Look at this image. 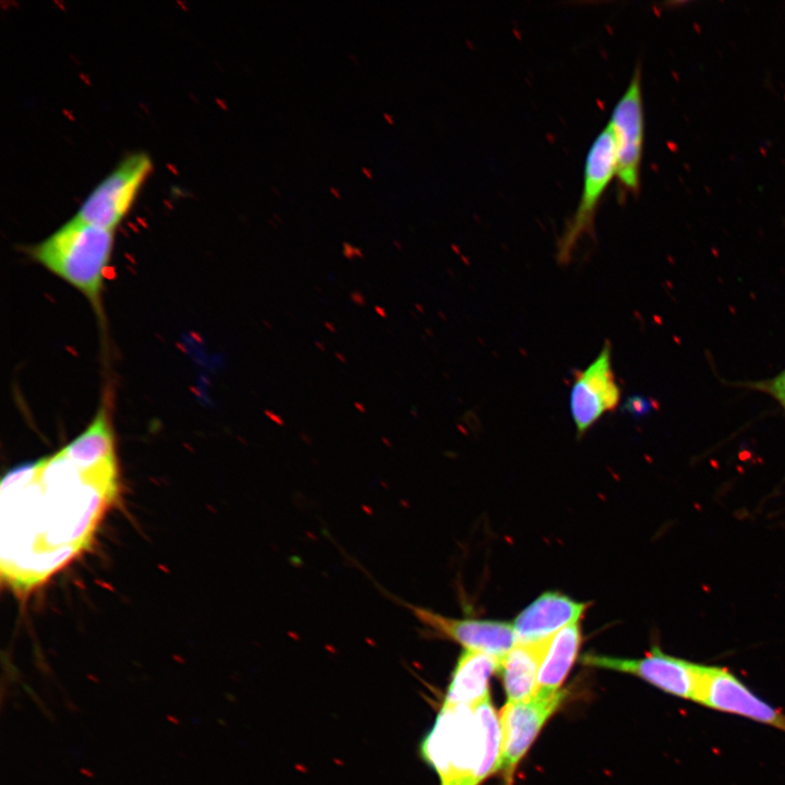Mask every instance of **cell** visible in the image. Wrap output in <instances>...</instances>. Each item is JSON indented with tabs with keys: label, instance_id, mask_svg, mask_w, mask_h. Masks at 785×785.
Returning <instances> with one entry per match:
<instances>
[{
	"label": "cell",
	"instance_id": "277c9868",
	"mask_svg": "<svg viewBox=\"0 0 785 785\" xmlns=\"http://www.w3.org/2000/svg\"><path fill=\"white\" fill-rule=\"evenodd\" d=\"M152 169L153 162L146 153L130 154L94 188L75 216L114 231L130 212Z\"/></svg>",
	"mask_w": 785,
	"mask_h": 785
},
{
	"label": "cell",
	"instance_id": "30bf717a",
	"mask_svg": "<svg viewBox=\"0 0 785 785\" xmlns=\"http://www.w3.org/2000/svg\"><path fill=\"white\" fill-rule=\"evenodd\" d=\"M620 389L612 365V347L606 341L587 369L578 372L570 389L569 409L577 435L585 434L606 412L617 408Z\"/></svg>",
	"mask_w": 785,
	"mask_h": 785
},
{
	"label": "cell",
	"instance_id": "7c38bea8",
	"mask_svg": "<svg viewBox=\"0 0 785 785\" xmlns=\"http://www.w3.org/2000/svg\"><path fill=\"white\" fill-rule=\"evenodd\" d=\"M590 603L577 602L559 592H544L515 619L517 643L552 638L564 627L579 621Z\"/></svg>",
	"mask_w": 785,
	"mask_h": 785
},
{
	"label": "cell",
	"instance_id": "7a4b0ae2",
	"mask_svg": "<svg viewBox=\"0 0 785 785\" xmlns=\"http://www.w3.org/2000/svg\"><path fill=\"white\" fill-rule=\"evenodd\" d=\"M500 722L490 695L474 705L443 704L421 745L440 785H480L499 768Z\"/></svg>",
	"mask_w": 785,
	"mask_h": 785
},
{
	"label": "cell",
	"instance_id": "e0dca14e",
	"mask_svg": "<svg viewBox=\"0 0 785 785\" xmlns=\"http://www.w3.org/2000/svg\"><path fill=\"white\" fill-rule=\"evenodd\" d=\"M625 409L631 413L640 414L644 413L649 409V403L644 399L635 396L627 400Z\"/></svg>",
	"mask_w": 785,
	"mask_h": 785
},
{
	"label": "cell",
	"instance_id": "3957f363",
	"mask_svg": "<svg viewBox=\"0 0 785 785\" xmlns=\"http://www.w3.org/2000/svg\"><path fill=\"white\" fill-rule=\"evenodd\" d=\"M113 243L112 230L74 216L33 245L29 254L36 263L78 290L93 305L99 306Z\"/></svg>",
	"mask_w": 785,
	"mask_h": 785
},
{
	"label": "cell",
	"instance_id": "8992f818",
	"mask_svg": "<svg viewBox=\"0 0 785 785\" xmlns=\"http://www.w3.org/2000/svg\"><path fill=\"white\" fill-rule=\"evenodd\" d=\"M584 665L631 674L655 688L677 698L696 702L703 664H698L663 652L652 647L639 659H621L585 654Z\"/></svg>",
	"mask_w": 785,
	"mask_h": 785
},
{
	"label": "cell",
	"instance_id": "52a82bcc",
	"mask_svg": "<svg viewBox=\"0 0 785 785\" xmlns=\"http://www.w3.org/2000/svg\"><path fill=\"white\" fill-rule=\"evenodd\" d=\"M608 125L616 153V178L621 194L636 193L640 185V168L644 138V114L641 72L637 68L616 102Z\"/></svg>",
	"mask_w": 785,
	"mask_h": 785
},
{
	"label": "cell",
	"instance_id": "ba28073f",
	"mask_svg": "<svg viewBox=\"0 0 785 785\" xmlns=\"http://www.w3.org/2000/svg\"><path fill=\"white\" fill-rule=\"evenodd\" d=\"M696 703L785 732V713L756 695L723 666L703 664Z\"/></svg>",
	"mask_w": 785,
	"mask_h": 785
},
{
	"label": "cell",
	"instance_id": "8fae6325",
	"mask_svg": "<svg viewBox=\"0 0 785 785\" xmlns=\"http://www.w3.org/2000/svg\"><path fill=\"white\" fill-rule=\"evenodd\" d=\"M412 615L439 637L503 660L517 643L514 626L506 621L452 618L430 608L404 604Z\"/></svg>",
	"mask_w": 785,
	"mask_h": 785
},
{
	"label": "cell",
	"instance_id": "6da1fadb",
	"mask_svg": "<svg viewBox=\"0 0 785 785\" xmlns=\"http://www.w3.org/2000/svg\"><path fill=\"white\" fill-rule=\"evenodd\" d=\"M118 494L106 409L56 454L11 470L1 483V578L27 594L90 543Z\"/></svg>",
	"mask_w": 785,
	"mask_h": 785
},
{
	"label": "cell",
	"instance_id": "4fadbf2b",
	"mask_svg": "<svg viewBox=\"0 0 785 785\" xmlns=\"http://www.w3.org/2000/svg\"><path fill=\"white\" fill-rule=\"evenodd\" d=\"M552 638L532 643H516L502 660L499 673L507 702L527 701L536 696L540 668Z\"/></svg>",
	"mask_w": 785,
	"mask_h": 785
},
{
	"label": "cell",
	"instance_id": "2e32d148",
	"mask_svg": "<svg viewBox=\"0 0 785 785\" xmlns=\"http://www.w3.org/2000/svg\"><path fill=\"white\" fill-rule=\"evenodd\" d=\"M757 387L772 395L785 409V370L776 377L758 384Z\"/></svg>",
	"mask_w": 785,
	"mask_h": 785
},
{
	"label": "cell",
	"instance_id": "9a60e30c",
	"mask_svg": "<svg viewBox=\"0 0 785 785\" xmlns=\"http://www.w3.org/2000/svg\"><path fill=\"white\" fill-rule=\"evenodd\" d=\"M582 641L579 621L572 623L556 632L543 659L535 697L556 695L575 663Z\"/></svg>",
	"mask_w": 785,
	"mask_h": 785
},
{
	"label": "cell",
	"instance_id": "5b68a950",
	"mask_svg": "<svg viewBox=\"0 0 785 785\" xmlns=\"http://www.w3.org/2000/svg\"><path fill=\"white\" fill-rule=\"evenodd\" d=\"M616 177L613 132L607 124L592 142L584 162L583 185L572 218L558 240V262L568 263L578 241L591 234L599 203Z\"/></svg>",
	"mask_w": 785,
	"mask_h": 785
},
{
	"label": "cell",
	"instance_id": "9c48e42d",
	"mask_svg": "<svg viewBox=\"0 0 785 785\" xmlns=\"http://www.w3.org/2000/svg\"><path fill=\"white\" fill-rule=\"evenodd\" d=\"M565 699V691L521 702H507L500 711L502 748L498 770L504 785H512L516 768L551 715Z\"/></svg>",
	"mask_w": 785,
	"mask_h": 785
},
{
	"label": "cell",
	"instance_id": "5bb4252c",
	"mask_svg": "<svg viewBox=\"0 0 785 785\" xmlns=\"http://www.w3.org/2000/svg\"><path fill=\"white\" fill-rule=\"evenodd\" d=\"M502 661L488 654L464 650L454 669L445 695L447 705H474L490 695L488 680L499 673Z\"/></svg>",
	"mask_w": 785,
	"mask_h": 785
}]
</instances>
